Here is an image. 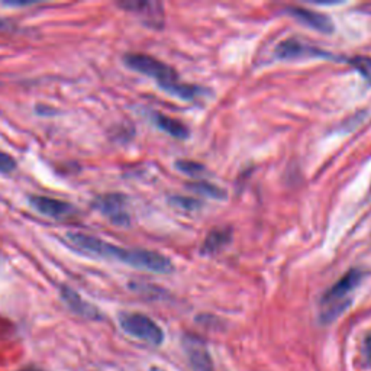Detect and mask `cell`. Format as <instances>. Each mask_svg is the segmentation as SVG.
<instances>
[{"label": "cell", "instance_id": "1", "mask_svg": "<svg viewBox=\"0 0 371 371\" xmlns=\"http://www.w3.org/2000/svg\"><path fill=\"white\" fill-rule=\"evenodd\" d=\"M67 240L73 247H76L80 251L102 257V259L115 260L134 269L146 270L157 274H170L175 271L173 263L157 251L142 248H121L98 237L83 232H69Z\"/></svg>", "mask_w": 371, "mask_h": 371}, {"label": "cell", "instance_id": "2", "mask_svg": "<svg viewBox=\"0 0 371 371\" xmlns=\"http://www.w3.org/2000/svg\"><path fill=\"white\" fill-rule=\"evenodd\" d=\"M124 61L131 70L154 78L164 92L177 96L179 99L194 100L197 96L204 93V90L197 88V86L182 83L173 67L167 66L151 55L131 52L124 57Z\"/></svg>", "mask_w": 371, "mask_h": 371}, {"label": "cell", "instance_id": "3", "mask_svg": "<svg viewBox=\"0 0 371 371\" xmlns=\"http://www.w3.org/2000/svg\"><path fill=\"white\" fill-rule=\"evenodd\" d=\"M363 277H364V273L361 270L351 269L324 295L322 298V306H324L322 321L324 322L334 321L339 313H342L350 306L351 300L348 299V295L358 288V284L361 283Z\"/></svg>", "mask_w": 371, "mask_h": 371}, {"label": "cell", "instance_id": "4", "mask_svg": "<svg viewBox=\"0 0 371 371\" xmlns=\"http://www.w3.org/2000/svg\"><path fill=\"white\" fill-rule=\"evenodd\" d=\"M121 328L131 336L146 341L153 346H161L164 341L163 329L147 315L142 313H121Z\"/></svg>", "mask_w": 371, "mask_h": 371}, {"label": "cell", "instance_id": "5", "mask_svg": "<svg viewBox=\"0 0 371 371\" xmlns=\"http://www.w3.org/2000/svg\"><path fill=\"white\" fill-rule=\"evenodd\" d=\"M126 205H128L126 197L119 193H107L99 196L93 204L96 211H99L112 223H115L118 226L129 225V213L126 211Z\"/></svg>", "mask_w": 371, "mask_h": 371}, {"label": "cell", "instance_id": "6", "mask_svg": "<svg viewBox=\"0 0 371 371\" xmlns=\"http://www.w3.org/2000/svg\"><path fill=\"white\" fill-rule=\"evenodd\" d=\"M183 347L194 371H215L212 357L201 338L194 335H186L183 338Z\"/></svg>", "mask_w": 371, "mask_h": 371}, {"label": "cell", "instance_id": "7", "mask_svg": "<svg viewBox=\"0 0 371 371\" xmlns=\"http://www.w3.org/2000/svg\"><path fill=\"white\" fill-rule=\"evenodd\" d=\"M28 202H30L34 211L52 219H64L74 213V206L69 202L60 201V199L48 196H31Z\"/></svg>", "mask_w": 371, "mask_h": 371}, {"label": "cell", "instance_id": "8", "mask_svg": "<svg viewBox=\"0 0 371 371\" xmlns=\"http://www.w3.org/2000/svg\"><path fill=\"white\" fill-rule=\"evenodd\" d=\"M286 13L293 16L296 20L302 22L303 25L312 28V30L319 31L322 34H332L334 33V22L324 13L299 8V6H292L286 9Z\"/></svg>", "mask_w": 371, "mask_h": 371}, {"label": "cell", "instance_id": "9", "mask_svg": "<svg viewBox=\"0 0 371 371\" xmlns=\"http://www.w3.org/2000/svg\"><path fill=\"white\" fill-rule=\"evenodd\" d=\"M276 55L280 60H296V59H302V57H321V55L328 57L329 54L315 47H310L296 38H289L281 41L277 45Z\"/></svg>", "mask_w": 371, "mask_h": 371}, {"label": "cell", "instance_id": "10", "mask_svg": "<svg viewBox=\"0 0 371 371\" xmlns=\"http://www.w3.org/2000/svg\"><path fill=\"white\" fill-rule=\"evenodd\" d=\"M121 8L139 15L148 25L161 28L164 23L163 5L158 2H121Z\"/></svg>", "mask_w": 371, "mask_h": 371}, {"label": "cell", "instance_id": "11", "mask_svg": "<svg viewBox=\"0 0 371 371\" xmlns=\"http://www.w3.org/2000/svg\"><path fill=\"white\" fill-rule=\"evenodd\" d=\"M60 293H61V299L64 300V303L74 313H77V315H80L83 318H88V319H93V321H99L102 318L98 307L90 305L89 302H86L84 299H81L80 295L76 293L71 288L61 286V292Z\"/></svg>", "mask_w": 371, "mask_h": 371}, {"label": "cell", "instance_id": "12", "mask_svg": "<svg viewBox=\"0 0 371 371\" xmlns=\"http://www.w3.org/2000/svg\"><path fill=\"white\" fill-rule=\"evenodd\" d=\"M153 119H154L155 125L161 131L168 134L170 136L177 138V139H187L190 135L189 128L183 122H180L175 118H170L167 115H163V113H160V112L153 113Z\"/></svg>", "mask_w": 371, "mask_h": 371}, {"label": "cell", "instance_id": "13", "mask_svg": "<svg viewBox=\"0 0 371 371\" xmlns=\"http://www.w3.org/2000/svg\"><path fill=\"white\" fill-rule=\"evenodd\" d=\"M231 238H232V231L230 228H216V230H212L206 237L202 245V252L206 255H213L230 244Z\"/></svg>", "mask_w": 371, "mask_h": 371}, {"label": "cell", "instance_id": "14", "mask_svg": "<svg viewBox=\"0 0 371 371\" xmlns=\"http://www.w3.org/2000/svg\"><path fill=\"white\" fill-rule=\"evenodd\" d=\"M187 187L197 194H204L206 197L216 199V201H223V199H226V192L222 187L209 182H194L187 184Z\"/></svg>", "mask_w": 371, "mask_h": 371}, {"label": "cell", "instance_id": "15", "mask_svg": "<svg viewBox=\"0 0 371 371\" xmlns=\"http://www.w3.org/2000/svg\"><path fill=\"white\" fill-rule=\"evenodd\" d=\"M348 63L368 81V84H371V57H353Z\"/></svg>", "mask_w": 371, "mask_h": 371}, {"label": "cell", "instance_id": "16", "mask_svg": "<svg viewBox=\"0 0 371 371\" xmlns=\"http://www.w3.org/2000/svg\"><path fill=\"white\" fill-rule=\"evenodd\" d=\"M176 167L189 176H201L205 171V165L190 160H179L176 161Z\"/></svg>", "mask_w": 371, "mask_h": 371}, {"label": "cell", "instance_id": "17", "mask_svg": "<svg viewBox=\"0 0 371 371\" xmlns=\"http://www.w3.org/2000/svg\"><path fill=\"white\" fill-rule=\"evenodd\" d=\"M16 168V161L12 155L0 151V173L2 175H9Z\"/></svg>", "mask_w": 371, "mask_h": 371}, {"label": "cell", "instance_id": "18", "mask_svg": "<svg viewBox=\"0 0 371 371\" xmlns=\"http://www.w3.org/2000/svg\"><path fill=\"white\" fill-rule=\"evenodd\" d=\"M171 202H173L177 206H180V208H183V209H192V211H194V209H197L199 206H201V202L196 201V199H192V197H179V196H176V197L171 199Z\"/></svg>", "mask_w": 371, "mask_h": 371}, {"label": "cell", "instance_id": "19", "mask_svg": "<svg viewBox=\"0 0 371 371\" xmlns=\"http://www.w3.org/2000/svg\"><path fill=\"white\" fill-rule=\"evenodd\" d=\"M363 354H364L365 364H367L368 367H371V334H368V335L364 338Z\"/></svg>", "mask_w": 371, "mask_h": 371}, {"label": "cell", "instance_id": "20", "mask_svg": "<svg viewBox=\"0 0 371 371\" xmlns=\"http://www.w3.org/2000/svg\"><path fill=\"white\" fill-rule=\"evenodd\" d=\"M11 23L8 20H5L4 18H0V31H8L11 30Z\"/></svg>", "mask_w": 371, "mask_h": 371}, {"label": "cell", "instance_id": "21", "mask_svg": "<svg viewBox=\"0 0 371 371\" xmlns=\"http://www.w3.org/2000/svg\"><path fill=\"white\" fill-rule=\"evenodd\" d=\"M20 371H42V370H40V368H34V367H30V368H23V370H20Z\"/></svg>", "mask_w": 371, "mask_h": 371}]
</instances>
